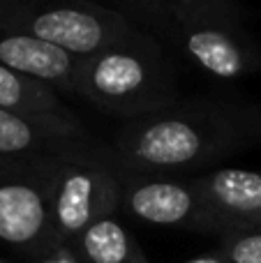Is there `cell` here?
Returning a JSON list of instances; mask_svg holds the SVG:
<instances>
[{
	"label": "cell",
	"mask_w": 261,
	"mask_h": 263,
	"mask_svg": "<svg viewBox=\"0 0 261 263\" xmlns=\"http://www.w3.org/2000/svg\"><path fill=\"white\" fill-rule=\"evenodd\" d=\"M139 30L188 55L217 79L261 69V49L248 35L236 0H111Z\"/></svg>",
	"instance_id": "7a4b0ae2"
},
{
	"label": "cell",
	"mask_w": 261,
	"mask_h": 263,
	"mask_svg": "<svg viewBox=\"0 0 261 263\" xmlns=\"http://www.w3.org/2000/svg\"><path fill=\"white\" fill-rule=\"evenodd\" d=\"M261 143V106L194 97L127 120L109 143L120 173L185 176Z\"/></svg>",
	"instance_id": "6da1fadb"
},
{
	"label": "cell",
	"mask_w": 261,
	"mask_h": 263,
	"mask_svg": "<svg viewBox=\"0 0 261 263\" xmlns=\"http://www.w3.org/2000/svg\"><path fill=\"white\" fill-rule=\"evenodd\" d=\"M0 26L83 58L139 28L97 0H0Z\"/></svg>",
	"instance_id": "277c9868"
},
{
	"label": "cell",
	"mask_w": 261,
	"mask_h": 263,
	"mask_svg": "<svg viewBox=\"0 0 261 263\" xmlns=\"http://www.w3.org/2000/svg\"><path fill=\"white\" fill-rule=\"evenodd\" d=\"M35 263H81V259L72 250V245H58L51 252H46L44 256L35 259Z\"/></svg>",
	"instance_id": "5bb4252c"
},
{
	"label": "cell",
	"mask_w": 261,
	"mask_h": 263,
	"mask_svg": "<svg viewBox=\"0 0 261 263\" xmlns=\"http://www.w3.org/2000/svg\"><path fill=\"white\" fill-rule=\"evenodd\" d=\"M120 168L109 145L100 141L69 150L58 162L51 190V219L60 245L120 208Z\"/></svg>",
	"instance_id": "5b68a950"
},
{
	"label": "cell",
	"mask_w": 261,
	"mask_h": 263,
	"mask_svg": "<svg viewBox=\"0 0 261 263\" xmlns=\"http://www.w3.org/2000/svg\"><path fill=\"white\" fill-rule=\"evenodd\" d=\"M92 141L81 120L35 118L0 109V157L49 159Z\"/></svg>",
	"instance_id": "9c48e42d"
},
{
	"label": "cell",
	"mask_w": 261,
	"mask_h": 263,
	"mask_svg": "<svg viewBox=\"0 0 261 263\" xmlns=\"http://www.w3.org/2000/svg\"><path fill=\"white\" fill-rule=\"evenodd\" d=\"M72 92L125 123L178 102L164 49L143 30L79 58Z\"/></svg>",
	"instance_id": "3957f363"
},
{
	"label": "cell",
	"mask_w": 261,
	"mask_h": 263,
	"mask_svg": "<svg viewBox=\"0 0 261 263\" xmlns=\"http://www.w3.org/2000/svg\"><path fill=\"white\" fill-rule=\"evenodd\" d=\"M220 250L229 263H261V229L227 233Z\"/></svg>",
	"instance_id": "4fadbf2b"
},
{
	"label": "cell",
	"mask_w": 261,
	"mask_h": 263,
	"mask_svg": "<svg viewBox=\"0 0 261 263\" xmlns=\"http://www.w3.org/2000/svg\"><path fill=\"white\" fill-rule=\"evenodd\" d=\"M69 245L81 263H148L132 233L116 217L92 222Z\"/></svg>",
	"instance_id": "7c38bea8"
},
{
	"label": "cell",
	"mask_w": 261,
	"mask_h": 263,
	"mask_svg": "<svg viewBox=\"0 0 261 263\" xmlns=\"http://www.w3.org/2000/svg\"><path fill=\"white\" fill-rule=\"evenodd\" d=\"M183 263H229V259L225 256L222 250H215L211 254H201V256H194V259H188Z\"/></svg>",
	"instance_id": "9a60e30c"
},
{
	"label": "cell",
	"mask_w": 261,
	"mask_h": 263,
	"mask_svg": "<svg viewBox=\"0 0 261 263\" xmlns=\"http://www.w3.org/2000/svg\"><path fill=\"white\" fill-rule=\"evenodd\" d=\"M0 263H7V261H3V259H0Z\"/></svg>",
	"instance_id": "2e32d148"
},
{
	"label": "cell",
	"mask_w": 261,
	"mask_h": 263,
	"mask_svg": "<svg viewBox=\"0 0 261 263\" xmlns=\"http://www.w3.org/2000/svg\"><path fill=\"white\" fill-rule=\"evenodd\" d=\"M0 65L37 79L55 92H72L79 58L26 32L0 26Z\"/></svg>",
	"instance_id": "30bf717a"
},
{
	"label": "cell",
	"mask_w": 261,
	"mask_h": 263,
	"mask_svg": "<svg viewBox=\"0 0 261 263\" xmlns=\"http://www.w3.org/2000/svg\"><path fill=\"white\" fill-rule=\"evenodd\" d=\"M0 109L35 116V118L79 120L77 114L69 106H65V102L53 88L26 74L14 72L5 65H0Z\"/></svg>",
	"instance_id": "8fae6325"
},
{
	"label": "cell",
	"mask_w": 261,
	"mask_h": 263,
	"mask_svg": "<svg viewBox=\"0 0 261 263\" xmlns=\"http://www.w3.org/2000/svg\"><path fill=\"white\" fill-rule=\"evenodd\" d=\"M60 157H0V242L3 245L35 259L60 245L51 219V190H53V176Z\"/></svg>",
	"instance_id": "8992f818"
},
{
	"label": "cell",
	"mask_w": 261,
	"mask_h": 263,
	"mask_svg": "<svg viewBox=\"0 0 261 263\" xmlns=\"http://www.w3.org/2000/svg\"><path fill=\"white\" fill-rule=\"evenodd\" d=\"M213 219V233L261 229V171L215 168L194 176Z\"/></svg>",
	"instance_id": "ba28073f"
},
{
	"label": "cell",
	"mask_w": 261,
	"mask_h": 263,
	"mask_svg": "<svg viewBox=\"0 0 261 263\" xmlns=\"http://www.w3.org/2000/svg\"><path fill=\"white\" fill-rule=\"evenodd\" d=\"M120 208L153 227H174L213 233V219L194 176L120 173Z\"/></svg>",
	"instance_id": "52a82bcc"
}]
</instances>
